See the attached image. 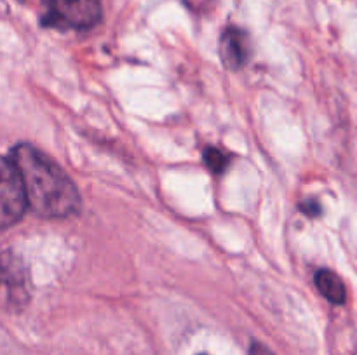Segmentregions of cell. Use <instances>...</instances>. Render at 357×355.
<instances>
[{
    "mask_svg": "<svg viewBox=\"0 0 357 355\" xmlns=\"http://www.w3.org/2000/svg\"><path fill=\"white\" fill-rule=\"evenodd\" d=\"M10 160L24 184L28 207L44 218H70L80 211V195L68 174L35 146H14Z\"/></svg>",
    "mask_w": 357,
    "mask_h": 355,
    "instance_id": "1",
    "label": "cell"
},
{
    "mask_svg": "<svg viewBox=\"0 0 357 355\" xmlns=\"http://www.w3.org/2000/svg\"><path fill=\"white\" fill-rule=\"evenodd\" d=\"M42 24L61 30H87L101 17L100 0H42Z\"/></svg>",
    "mask_w": 357,
    "mask_h": 355,
    "instance_id": "2",
    "label": "cell"
},
{
    "mask_svg": "<svg viewBox=\"0 0 357 355\" xmlns=\"http://www.w3.org/2000/svg\"><path fill=\"white\" fill-rule=\"evenodd\" d=\"M28 207L24 184L13 160L0 157V230L16 225Z\"/></svg>",
    "mask_w": 357,
    "mask_h": 355,
    "instance_id": "3",
    "label": "cell"
},
{
    "mask_svg": "<svg viewBox=\"0 0 357 355\" xmlns=\"http://www.w3.org/2000/svg\"><path fill=\"white\" fill-rule=\"evenodd\" d=\"M28 289V275L20 258L0 253V301L7 306L24 305Z\"/></svg>",
    "mask_w": 357,
    "mask_h": 355,
    "instance_id": "4",
    "label": "cell"
},
{
    "mask_svg": "<svg viewBox=\"0 0 357 355\" xmlns=\"http://www.w3.org/2000/svg\"><path fill=\"white\" fill-rule=\"evenodd\" d=\"M220 56L227 68H243L250 58V38L246 31L236 26L227 28L220 38Z\"/></svg>",
    "mask_w": 357,
    "mask_h": 355,
    "instance_id": "5",
    "label": "cell"
},
{
    "mask_svg": "<svg viewBox=\"0 0 357 355\" xmlns=\"http://www.w3.org/2000/svg\"><path fill=\"white\" fill-rule=\"evenodd\" d=\"M314 282H316V287L319 289V292L328 301L333 303V305H344L345 299H347L345 284L333 270L323 268V270L316 271Z\"/></svg>",
    "mask_w": 357,
    "mask_h": 355,
    "instance_id": "6",
    "label": "cell"
},
{
    "mask_svg": "<svg viewBox=\"0 0 357 355\" xmlns=\"http://www.w3.org/2000/svg\"><path fill=\"white\" fill-rule=\"evenodd\" d=\"M204 162L209 169L213 171L215 174L223 173L229 166V157L218 148H206L204 150Z\"/></svg>",
    "mask_w": 357,
    "mask_h": 355,
    "instance_id": "7",
    "label": "cell"
},
{
    "mask_svg": "<svg viewBox=\"0 0 357 355\" xmlns=\"http://www.w3.org/2000/svg\"><path fill=\"white\" fill-rule=\"evenodd\" d=\"M302 211H305L307 214L316 218V216L321 214V207L316 200H309V202H303L302 204Z\"/></svg>",
    "mask_w": 357,
    "mask_h": 355,
    "instance_id": "8",
    "label": "cell"
},
{
    "mask_svg": "<svg viewBox=\"0 0 357 355\" xmlns=\"http://www.w3.org/2000/svg\"><path fill=\"white\" fill-rule=\"evenodd\" d=\"M251 355H274V354H272L265 345L253 343V347H251Z\"/></svg>",
    "mask_w": 357,
    "mask_h": 355,
    "instance_id": "9",
    "label": "cell"
}]
</instances>
